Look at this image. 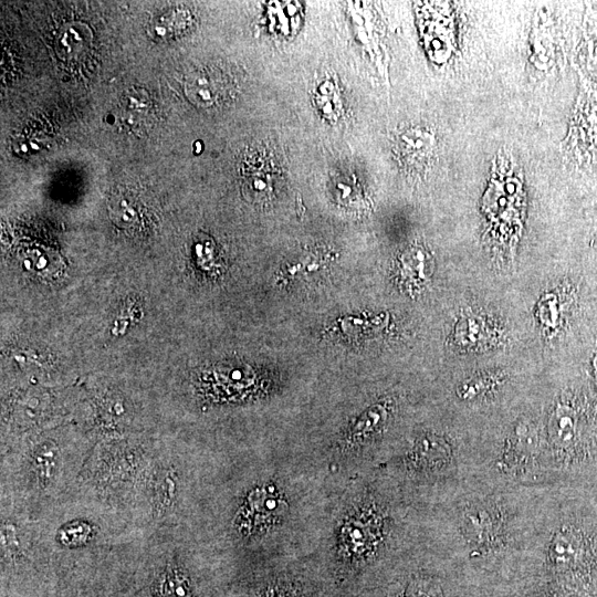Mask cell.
Returning a JSON list of instances; mask_svg holds the SVG:
<instances>
[{"instance_id": "cell-1", "label": "cell", "mask_w": 597, "mask_h": 597, "mask_svg": "<svg viewBox=\"0 0 597 597\" xmlns=\"http://www.w3.org/2000/svg\"><path fill=\"white\" fill-rule=\"evenodd\" d=\"M386 516L368 494L357 496L339 516L332 545L333 563L341 579L357 576L377 556L385 536Z\"/></svg>"}, {"instance_id": "cell-2", "label": "cell", "mask_w": 597, "mask_h": 597, "mask_svg": "<svg viewBox=\"0 0 597 597\" xmlns=\"http://www.w3.org/2000/svg\"><path fill=\"white\" fill-rule=\"evenodd\" d=\"M153 460L138 447H107L86 458L78 479L101 498L128 500L143 492Z\"/></svg>"}, {"instance_id": "cell-3", "label": "cell", "mask_w": 597, "mask_h": 597, "mask_svg": "<svg viewBox=\"0 0 597 597\" xmlns=\"http://www.w3.org/2000/svg\"><path fill=\"white\" fill-rule=\"evenodd\" d=\"M85 460L67 457L53 439L29 446L20 457H14L13 484L15 490L30 499H44L57 494L72 478H78Z\"/></svg>"}, {"instance_id": "cell-4", "label": "cell", "mask_w": 597, "mask_h": 597, "mask_svg": "<svg viewBox=\"0 0 597 597\" xmlns=\"http://www.w3.org/2000/svg\"><path fill=\"white\" fill-rule=\"evenodd\" d=\"M290 507L289 495L277 481H258L239 496L231 519L232 530L243 541L263 537L284 523Z\"/></svg>"}, {"instance_id": "cell-5", "label": "cell", "mask_w": 597, "mask_h": 597, "mask_svg": "<svg viewBox=\"0 0 597 597\" xmlns=\"http://www.w3.org/2000/svg\"><path fill=\"white\" fill-rule=\"evenodd\" d=\"M143 492L154 520H164L176 511L181 494V476L175 464L153 460Z\"/></svg>"}, {"instance_id": "cell-6", "label": "cell", "mask_w": 597, "mask_h": 597, "mask_svg": "<svg viewBox=\"0 0 597 597\" xmlns=\"http://www.w3.org/2000/svg\"><path fill=\"white\" fill-rule=\"evenodd\" d=\"M143 597H201L189 568L178 558H169L154 570Z\"/></svg>"}, {"instance_id": "cell-7", "label": "cell", "mask_w": 597, "mask_h": 597, "mask_svg": "<svg viewBox=\"0 0 597 597\" xmlns=\"http://www.w3.org/2000/svg\"><path fill=\"white\" fill-rule=\"evenodd\" d=\"M387 407L376 404L364 410L346 429L336 441V449L341 454H354L359 451L376 436L387 419Z\"/></svg>"}, {"instance_id": "cell-8", "label": "cell", "mask_w": 597, "mask_h": 597, "mask_svg": "<svg viewBox=\"0 0 597 597\" xmlns=\"http://www.w3.org/2000/svg\"><path fill=\"white\" fill-rule=\"evenodd\" d=\"M226 80L214 69H201L192 73L187 82V94L201 106H212L226 94Z\"/></svg>"}, {"instance_id": "cell-9", "label": "cell", "mask_w": 597, "mask_h": 597, "mask_svg": "<svg viewBox=\"0 0 597 597\" xmlns=\"http://www.w3.org/2000/svg\"><path fill=\"white\" fill-rule=\"evenodd\" d=\"M243 597H311V593L298 578L276 576L260 582Z\"/></svg>"}, {"instance_id": "cell-10", "label": "cell", "mask_w": 597, "mask_h": 597, "mask_svg": "<svg viewBox=\"0 0 597 597\" xmlns=\"http://www.w3.org/2000/svg\"><path fill=\"white\" fill-rule=\"evenodd\" d=\"M448 457V449L440 438L427 436L417 440L409 453V463L416 469H432Z\"/></svg>"}, {"instance_id": "cell-11", "label": "cell", "mask_w": 597, "mask_h": 597, "mask_svg": "<svg viewBox=\"0 0 597 597\" xmlns=\"http://www.w3.org/2000/svg\"><path fill=\"white\" fill-rule=\"evenodd\" d=\"M430 269V256L420 247H411L404 252L400 259V276L410 286H420L425 283Z\"/></svg>"}, {"instance_id": "cell-12", "label": "cell", "mask_w": 597, "mask_h": 597, "mask_svg": "<svg viewBox=\"0 0 597 597\" xmlns=\"http://www.w3.org/2000/svg\"><path fill=\"white\" fill-rule=\"evenodd\" d=\"M433 138L426 130L409 129L400 136L399 153L407 163L425 161L431 154Z\"/></svg>"}, {"instance_id": "cell-13", "label": "cell", "mask_w": 597, "mask_h": 597, "mask_svg": "<svg viewBox=\"0 0 597 597\" xmlns=\"http://www.w3.org/2000/svg\"><path fill=\"white\" fill-rule=\"evenodd\" d=\"M96 535L92 523L74 520L63 524L56 533V541L66 547H81L87 545Z\"/></svg>"}]
</instances>
